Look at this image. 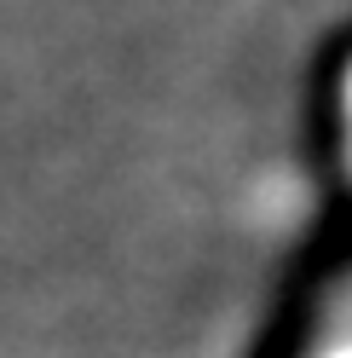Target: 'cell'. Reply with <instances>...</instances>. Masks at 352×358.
I'll return each instance as SVG.
<instances>
[{
	"label": "cell",
	"mask_w": 352,
	"mask_h": 358,
	"mask_svg": "<svg viewBox=\"0 0 352 358\" xmlns=\"http://www.w3.org/2000/svg\"><path fill=\"white\" fill-rule=\"evenodd\" d=\"M318 104H323V139H329V156H335V173L352 191V41H341V47L329 52Z\"/></svg>",
	"instance_id": "cell-1"
}]
</instances>
